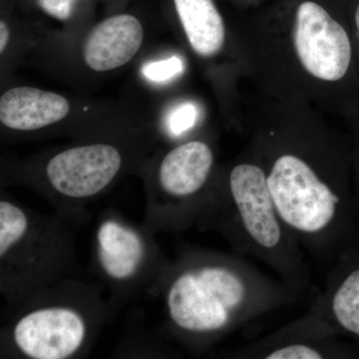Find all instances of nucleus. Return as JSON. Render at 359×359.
I'll return each mask as SVG.
<instances>
[{
  "mask_svg": "<svg viewBox=\"0 0 359 359\" xmlns=\"http://www.w3.org/2000/svg\"><path fill=\"white\" fill-rule=\"evenodd\" d=\"M249 285L237 269L219 263L198 264L174 276L166 292L168 316L193 334L223 332L249 299Z\"/></svg>",
  "mask_w": 359,
  "mask_h": 359,
  "instance_id": "f257e3e1",
  "label": "nucleus"
},
{
  "mask_svg": "<svg viewBox=\"0 0 359 359\" xmlns=\"http://www.w3.org/2000/svg\"><path fill=\"white\" fill-rule=\"evenodd\" d=\"M268 177L271 198L285 226L304 237H318L337 218L340 198L306 161L280 156Z\"/></svg>",
  "mask_w": 359,
  "mask_h": 359,
  "instance_id": "f03ea898",
  "label": "nucleus"
},
{
  "mask_svg": "<svg viewBox=\"0 0 359 359\" xmlns=\"http://www.w3.org/2000/svg\"><path fill=\"white\" fill-rule=\"evenodd\" d=\"M91 325L86 313L72 304L35 306L16 318L11 341L30 359H68L83 349Z\"/></svg>",
  "mask_w": 359,
  "mask_h": 359,
  "instance_id": "7ed1b4c3",
  "label": "nucleus"
},
{
  "mask_svg": "<svg viewBox=\"0 0 359 359\" xmlns=\"http://www.w3.org/2000/svg\"><path fill=\"white\" fill-rule=\"evenodd\" d=\"M294 39L302 66L313 76L332 82L346 76L353 57L351 39L325 8L311 1L302 4Z\"/></svg>",
  "mask_w": 359,
  "mask_h": 359,
  "instance_id": "20e7f679",
  "label": "nucleus"
},
{
  "mask_svg": "<svg viewBox=\"0 0 359 359\" xmlns=\"http://www.w3.org/2000/svg\"><path fill=\"white\" fill-rule=\"evenodd\" d=\"M122 155L114 146L91 144L67 149L51 158L45 175L54 192L70 200L94 197L119 173Z\"/></svg>",
  "mask_w": 359,
  "mask_h": 359,
  "instance_id": "39448f33",
  "label": "nucleus"
},
{
  "mask_svg": "<svg viewBox=\"0 0 359 359\" xmlns=\"http://www.w3.org/2000/svg\"><path fill=\"white\" fill-rule=\"evenodd\" d=\"M230 192L243 228L264 252H276L285 243V224L268 185V177L262 168L241 164L230 175Z\"/></svg>",
  "mask_w": 359,
  "mask_h": 359,
  "instance_id": "423d86ee",
  "label": "nucleus"
},
{
  "mask_svg": "<svg viewBox=\"0 0 359 359\" xmlns=\"http://www.w3.org/2000/svg\"><path fill=\"white\" fill-rule=\"evenodd\" d=\"M36 219L15 203L0 202V262L1 282L9 276H26L41 273L48 240L40 236Z\"/></svg>",
  "mask_w": 359,
  "mask_h": 359,
  "instance_id": "0eeeda50",
  "label": "nucleus"
},
{
  "mask_svg": "<svg viewBox=\"0 0 359 359\" xmlns=\"http://www.w3.org/2000/svg\"><path fill=\"white\" fill-rule=\"evenodd\" d=\"M144 30L129 14L112 16L99 23L84 44V60L92 70L105 72L127 65L140 50Z\"/></svg>",
  "mask_w": 359,
  "mask_h": 359,
  "instance_id": "6e6552de",
  "label": "nucleus"
},
{
  "mask_svg": "<svg viewBox=\"0 0 359 359\" xmlns=\"http://www.w3.org/2000/svg\"><path fill=\"white\" fill-rule=\"evenodd\" d=\"M96 256L101 271L109 280L129 283L143 268L147 245L135 229L117 219H105L97 230Z\"/></svg>",
  "mask_w": 359,
  "mask_h": 359,
  "instance_id": "1a4fd4ad",
  "label": "nucleus"
},
{
  "mask_svg": "<svg viewBox=\"0 0 359 359\" xmlns=\"http://www.w3.org/2000/svg\"><path fill=\"white\" fill-rule=\"evenodd\" d=\"M212 164L211 148L204 142L182 144L161 162L158 173L161 191L174 200L192 197L205 186Z\"/></svg>",
  "mask_w": 359,
  "mask_h": 359,
  "instance_id": "9d476101",
  "label": "nucleus"
},
{
  "mask_svg": "<svg viewBox=\"0 0 359 359\" xmlns=\"http://www.w3.org/2000/svg\"><path fill=\"white\" fill-rule=\"evenodd\" d=\"M70 110L65 97L32 87L8 90L0 99V121L7 128L33 131L65 119Z\"/></svg>",
  "mask_w": 359,
  "mask_h": 359,
  "instance_id": "9b49d317",
  "label": "nucleus"
},
{
  "mask_svg": "<svg viewBox=\"0 0 359 359\" xmlns=\"http://www.w3.org/2000/svg\"><path fill=\"white\" fill-rule=\"evenodd\" d=\"M187 39L196 53L210 57L224 43L223 18L212 0H174Z\"/></svg>",
  "mask_w": 359,
  "mask_h": 359,
  "instance_id": "f8f14e48",
  "label": "nucleus"
},
{
  "mask_svg": "<svg viewBox=\"0 0 359 359\" xmlns=\"http://www.w3.org/2000/svg\"><path fill=\"white\" fill-rule=\"evenodd\" d=\"M332 311L340 327L359 337V269L349 273L335 290Z\"/></svg>",
  "mask_w": 359,
  "mask_h": 359,
  "instance_id": "ddd939ff",
  "label": "nucleus"
},
{
  "mask_svg": "<svg viewBox=\"0 0 359 359\" xmlns=\"http://www.w3.org/2000/svg\"><path fill=\"white\" fill-rule=\"evenodd\" d=\"M185 68L184 61L178 56H173L165 60L147 63L142 68V74L148 80L157 83L169 81L182 74Z\"/></svg>",
  "mask_w": 359,
  "mask_h": 359,
  "instance_id": "4468645a",
  "label": "nucleus"
},
{
  "mask_svg": "<svg viewBox=\"0 0 359 359\" xmlns=\"http://www.w3.org/2000/svg\"><path fill=\"white\" fill-rule=\"evenodd\" d=\"M198 108L193 103H184L172 111L168 119V128L174 136L185 133L195 126L198 119Z\"/></svg>",
  "mask_w": 359,
  "mask_h": 359,
  "instance_id": "2eb2a0df",
  "label": "nucleus"
},
{
  "mask_svg": "<svg viewBox=\"0 0 359 359\" xmlns=\"http://www.w3.org/2000/svg\"><path fill=\"white\" fill-rule=\"evenodd\" d=\"M268 359H320L323 353L308 344H292L278 347L266 354Z\"/></svg>",
  "mask_w": 359,
  "mask_h": 359,
  "instance_id": "dca6fc26",
  "label": "nucleus"
},
{
  "mask_svg": "<svg viewBox=\"0 0 359 359\" xmlns=\"http://www.w3.org/2000/svg\"><path fill=\"white\" fill-rule=\"evenodd\" d=\"M75 1L76 0H39V6L52 18L66 20L72 14Z\"/></svg>",
  "mask_w": 359,
  "mask_h": 359,
  "instance_id": "f3484780",
  "label": "nucleus"
},
{
  "mask_svg": "<svg viewBox=\"0 0 359 359\" xmlns=\"http://www.w3.org/2000/svg\"><path fill=\"white\" fill-rule=\"evenodd\" d=\"M11 32H9L8 26L4 21L0 22V52L4 53L6 50L7 44H8Z\"/></svg>",
  "mask_w": 359,
  "mask_h": 359,
  "instance_id": "a211bd4d",
  "label": "nucleus"
},
{
  "mask_svg": "<svg viewBox=\"0 0 359 359\" xmlns=\"http://www.w3.org/2000/svg\"><path fill=\"white\" fill-rule=\"evenodd\" d=\"M355 25H356V29H358V39H359V4L358 6V8H356Z\"/></svg>",
  "mask_w": 359,
  "mask_h": 359,
  "instance_id": "6ab92c4d",
  "label": "nucleus"
}]
</instances>
